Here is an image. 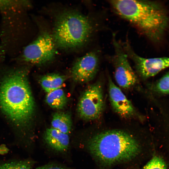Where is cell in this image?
<instances>
[{"label":"cell","instance_id":"obj_1","mask_svg":"<svg viewBox=\"0 0 169 169\" xmlns=\"http://www.w3.org/2000/svg\"><path fill=\"white\" fill-rule=\"evenodd\" d=\"M0 107L15 125L25 126L32 120L35 103L25 70L7 74L0 84Z\"/></svg>","mask_w":169,"mask_h":169},{"label":"cell","instance_id":"obj_2","mask_svg":"<svg viewBox=\"0 0 169 169\" xmlns=\"http://www.w3.org/2000/svg\"><path fill=\"white\" fill-rule=\"evenodd\" d=\"M88 150L98 161L105 166L132 160L141 153V146L133 135L120 129L97 133L86 143Z\"/></svg>","mask_w":169,"mask_h":169},{"label":"cell","instance_id":"obj_3","mask_svg":"<svg viewBox=\"0 0 169 169\" xmlns=\"http://www.w3.org/2000/svg\"><path fill=\"white\" fill-rule=\"evenodd\" d=\"M109 2L115 11L129 21L152 41H160L169 19L166 10L157 3L149 1L117 0Z\"/></svg>","mask_w":169,"mask_h":169},{"label":"cell","instance_id":"obj_4","mask_svg":"<svg viewBox=\"0 0 169 169\" xmlns=\"http://www.w3.org/2000/svg\"><path fill=\"white\" fill-rule=\"evenodd\" d=\"M93 31L89 18L74 11H67L57 17L52 35L56 46L62 49H73L84 45Z\"/></svg>","mask_w":169,"mask_h":169},{"label":"cell","instance_id":"obj_5","mask_svg":"<svg viewBox=\"0 0 169 169\" xmlns=\"http://www.w3.org/2000/svg\"><path fill=\"white\" fill-rule=\"evenodd\" d=\"M104 107L102 85L97 82L88 87L81 95L77 105L78 115L85 120L99 118Z\"/></svg>","mask_w":169,"mask_h":169},{"label":"cell","instance_id":"obj_6","mask_svg":"<svg viewBox=\"0 0 169 169\" xmlns=\"http://www.w3.org/2000/svg\"><path fill=\"white\" fill-rule=\"evenodd\" d=\"M55 46L52 35L44 32L25 48L23 59L25 62L38 65L49 63L54 58Z\"/></svg>","mask_w":169,"mask_h":169},{"label":"cell","instance_id":"obj_7","mask_svg":"<svg viewBox=\"0 0 169 169\" xmlns=\"http://www.w3.org/2000/svg\"><path fill=\"white\" fill-rule=\"evenodd\" d=\"M113 38L114 53L112 60L115 67V78L120 87L128 89L138 83L137 77L129 63L122 46L116 40L115 35Z\"/></svg>","mask_w":169,"mask_h":169},{"label":"cell","instance_id":"obj_8","mask_svg":"<svg viewBox=\"0 0 169 169\" xmlns=\"http://www.w3.org/2000/svg\"><path fill=\"white\" fill-rule=\"evenodd\" d=\"M122 46L127 57L134 62L137 73L143 79L153 76L169 67V57H142L135 52L128 40Z\"/></svg>","mask_w":169,"mask_h":169},{"label":"cell","instance_id":"obj_9","mask_svg":"<svg viewBox=\"0 0 169 169\" xmlns=\"http://www.w3.org/2000/svg\"><path fill=\"white\" fill-rule=\"evenodd\" d=\"M99 59L98 54L92 52L78 58L71 70L73 80L84 83L91 80L95 77L99 68Z\"/></svg>","mask_w":169,"mask_h":169},{"label":"cell","instance_id":"obj_10","mask_svg":"<svg viewBox=\"0 0 169 169\" xmlns=\"http://www.w3.org/2000/svg\"><path fill=\"white\" fill-rule=\"evenodd\" d=\"M108 81L110 100L115 112L124 118H132L136 116L137 113L131 102L110 77Z\"/></svg>","mask_w":169,"mask_h":169},{"label":"cell","instance_id":"obj_11","mask_svg":"<svg viewBox=\"0 0 169 169\" xmlns=\"http://www.w3.org/2000/svg\"><path fill=\"white\" fill-rule=\"evenodd\" d=\"M43 138L49 147L57 151H65L69 147L70 141L69 135L52 127L46 129Z\"/></svg>","mask_w":169,"mask_h":169},{"label":"cell","instance_id":"obj_12","mask_svg":"<svg viewBox=\"0 0 169 169\" xmlns=\"http://www.w3.org/2000/svg\"><path fill=\"white\" fill-rule=\"evenodd\" d=\"M52 128L67 134L72 130V121L70 115L64 112H57L53 116L51 122Z\"/></svg>","mask_w":169,"mask_h":169},{"label":"cell","instance_id":"obj_13","mask_svg":"<svg viewBox=\"0 0 169 169\" xmlns=\"http://www.w3.org/2000/svg\"><path fill=\"white\" fill-rule=\"evenodd\" d=\"M66 78L65 76L58 74H49L42 76L40 83L43 90L48 93L61 88Z\"/></svg>","mask_w":169,"mask_h":169},{"label":"cell","instance_id":"obj_14","mask_svg":"<svg viewBox=\"0 0 169 169\" xmlns=\"http://www.w3.org/2000/svg\"><path fill=\"white\" fill-rule=\"evenodd\" d=\"M45 101L51 107L61 109L66 105L68 99L64 90L60 88L47 93Z\"/></svg>","mask_w":169,"mask_h":169},{"label":"cell","instance_id":"obj_15","mask_svg":"<svg viewBox=\"0 0 169 169\" xmlns=\"http://www.w3.org/2000/svg\"><path fill=\"white\" fill-rule=\"evenodd\" d=\"M34 162L31 160L13 161L0 165V169H32Z\"/></svg>","mask_w":169,"mask_h":169},{"label":"cell","instance_id":"obj_16","mask_svg":"<svg viewBox=\"0 0 169 169\" xmlns=\"http://www.w3.org/2000/svg\"><path fill=\"white\" fill-rule=\"evenodd\" d=\"M141 169H167L165 161L160 156L154 155Z\"/></svg>","mask_w":169,"mask_h":169},{"label":"cell","instance_id":"obj_17","mask_svg":"<svg viewBox=\"0 0 169 169\" xmlns=\"http://www.w3.org/2000/svg\"><path fill=\"white\" fill-rule=\"evenodd\" d=\"M25 1L20 0H0V9L9 10L18 8L28 5Z\"/></svg>","mask_w":169,"mask_h":169},{"label":"cell","instance_id":"obj_18","mask_svg":"<svg viewBox=\"0 0 169 169\" xmlns=\"http://www.w3.org/2000/svg\"><path fill=\"white\" fill-rule=\"evenodd\" d=\"M155 88L159 92L169 94V71L158 81Z\"/></svg>","mask_w":169,"mask_h":169},{"label":"cell","instance_id":"obj_19","mask_svg":"<svg viewBox=\"0 0 169 169\" xmlns=\"http://www.w3.org/2000/svg\"><path fill=\"white\" fill-rule=\"evenodd\" d=\"M35 169H72L63 166L55 164H49L37 167Z\"/></svg>","mask_w":169,"mask_h":169},{"label":"cell","instance_id":"obj_20","mask_svg":"<svg viewBox=\"0 0 169 169\" xmlns=\"http://www.w3.org/2000/svg\"><path fill=\"white\" fill-rule=\"evenodd\" d=\"M8 149L3 145L0 146V153L4 154L7 153L8 151Z\"/></svg>","mask_w":169,"mask_h":169}]
</instances>
